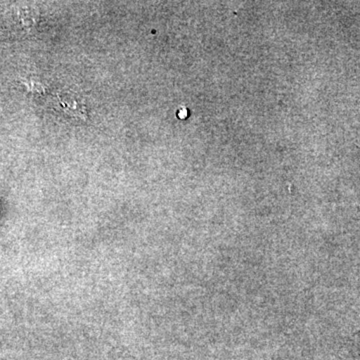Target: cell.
<instances>
[{"instance_id":"cell-1","label":"cell","mask_w":360,"mask_h":360,"mask_svg":"<svg viewBox=\"0 0 360 360\" xmlns=\"http://www.w3.org/2000/svg\"><path fill=\"white\" fill-rule=\"evenodd\" d=\"M35 13L28 7H6L0 11V27L11 34H30L39 22V15Z\"/></svg>"}]
</instances>
